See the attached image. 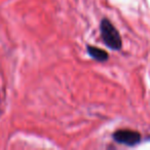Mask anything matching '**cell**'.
Returning a JSON list of instances; mask_svg holds the SVG:
<instances>
[{"label":"cell","instance_id":"obj_1","mask_svg":"<svg viewBox=\"0 0 150 150\" xmlns=\"http://www.w3.org/2000/svg\"><path fill=\"white\" fill-rule=\"evenodd\" d=\"M100 30H101V36L102 39L104 41V43L106 44L108 47H110L111 50H118L121 48V38L119 35L118 31L115 29V27L112 25L109 20L104 19L102 20L100 25Z\"/></svg>","mask_w":150,"mask_h":150},{"label":"cell","instance_id":"obj_2","mask_svg":"<svg viewBox=\"0 0 150 150\" xmlns=\"http://www.w3.org/2000/svg\"><path fill=\"white\" fill-rule=\"evenodd\" d=\"M113 139L119 144L134 146L141 141V135L138 132L131 129H119L113 134Z\"/></svg>","mask_w":150,"mask_h":150},{"label":"cell","instance_id":"obj_3","mask_svg":"<svg viewBox=\"0 0 150 150\" xmlns=\"http://www.w3.org/2000/svg\"><path fill=\"white\" fill-rule=\"evenodd\" d=\"M88 52L92 58H94L95 60H97V61H100V62L107 61V59L109 58V54H107L105 50H100V48L96 47V46L88 45Z\"/></svg>","mask_w":150,"mask_h":150}]
</instances>
